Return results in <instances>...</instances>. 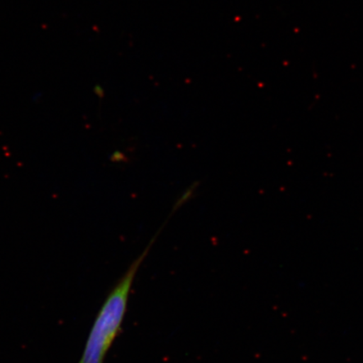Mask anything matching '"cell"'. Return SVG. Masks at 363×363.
<instances>
[{"label": "cell", "mask_w": 363, "mask_h": 363, "mask_svg": "<svg viewBox=\"0 0 363 363\" xmlns=\"http://www.w3.org/2000/svg\"><path fill=\"white\" fill-rule=\"evenodd\" d=\"M164 227L163 225L150 240L147 247L140 255L131 263L125 274L118 281L108 294L99 310L91 328L84 352L78 363H104V359L112 344L121 331L125 319L131 288L136 274L159 234Z\"/></svg>", "instance_id": "cell-1"}, {"label": "cell", "mask_w": 363, "mask_h": 363, "mask_svg": "<svg viewBox=\"0 0 363 363\" xmlns=\"http://www.w3.org/2000/svg\"><path fill=\"white\" fill-rule=\"evenodd\" d=\"M197 189V184H194L191 186V187L186 189L185 191L182 194L181 196L179 198L178 201H176L174 204V207L172 208V213L176 212L179 210L181 206H183L185 203H187L194 197V194L195 190ZM171 214V215H172ZM170 215V216H171Z\"/></svg>", "instance_id": "cell-2"}]
</instances>
